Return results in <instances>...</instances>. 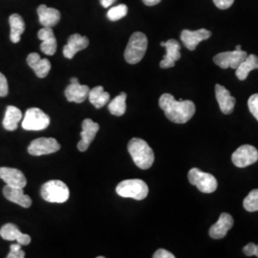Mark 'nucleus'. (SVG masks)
Returning a JSON list of instances; mask_svg holds the SVG:
<instances>
[{
	"label": "nucleus",
	"instance_id": "obj_1",
	"mask_svg": "<svg viewBox=\"0 0 258 258\" xmlns=\"http://www.w3.org/2000/svg\"><path fill=\"white\" fill-rule=\"evenodd\" d=\"M161 109L165 112L166 118L175 123H184L194 117L195 113V104L189 100L176 101L175 98L165 93L159 100Z\"/></svg>",
	"mask_w": 258,
	"mask_h": 258
},
{
	"label": "nucleus",
	"instance_id": "obj_2",
	"mask_svg": "<svg viewBox=\"0 0 258 258\" xmlns=\"http://www.w3.org/2000/svg\"><path fill=\"white\" fill-rule=\"evenodd\" d=\"M127 149L133 162L139 168L148 169L153 165L154 152L146 141L139 138L131 139Z\"/></svg>",
	"mask_w": 258,
	"mask_h": 258
},
{
	"label": "nucleus",
	"instance_id": "obj_3",
	"mask_svg": "<svg viewBox=\"0 0 258 258\" xmlns=\"http://www.w3.org/2000/svg\"><path fill=\"white\" fill-rule=\"evenodd\" d=\"M148 37L141 32L134 33L129 38L127 46L124 51V59L129 64L140 62L146 55L148 49Z\"/></svg>",
	"mask_w": 258,
	"mask_h": 258
},
{
	"label": "nucleus",
	"instance_id": "obj_4",
	"mask_svg": "<svg viewBox=\"0 0 258 258\" xmlns=\"http://www.w3.org/2000/svg\"><path fill=\"white\" fill-rule=\"evenodd\" d=\"M41 197L50 203H64L70 196V191L65 183L59 180L49 181L41 186Z\"/></svg>",
	"mask_w": 258,
	"mask_h": 258
},
{
	"label": "nucleus",
	"instance_id": "obj_5",
	"mask_svg": "<svg viewBox=\"0 0 258 258\" xmlns=\"http://www.w3.org/2000/svg\"><path fill=\"white\" fill-rule=\"evenodd\" d=\"M116 191L123 198L144 200L148 196V186L143 180L130 179L120 182L116 187Z\"/></svg>",
	"mask_w": 258,
	"mask_h": 258
},
{
	"label": "nucleus",
	"instance_id": "obj_6",
	"mask_svg": "<svg viewBox=\"0 0 258 258\" xmlns=\"http://www.w3.org/2000/svg\"><path fill=\"white\" fill-rule=\"evenodd\" d=\"M188 181L203 194H212L217 188V180L214 176L203 172L199 168H191L188 172Z\"/></svg>",
	"mask_w": 258,
	"mask_h": 258
},
{
	"label": "nucleus",
	"instance_id": "obj_7",
	"mask_svg": "<svg viewBox=\"0 0 258 258\" xmlns=\"http://www.w3.org/2000/svg\"><path fill=\"white\" fill-rule=\"evenodd\" d=\"M50 124V117L39 108H30L26 111L22 121V127L28 131L46 129Z\"/></svg>",
	"mask_w": 258,
	"mask_h": 258
},
{
	"label": "nucleus",
	"instance_id": "obj_8",
	"mask_svg": "<svg viewBox=\"0 0 258 258\" xmlns=\"http://www.w3.org/2000/svg\"><path fill=\"white\" fill-rule=\"evenodd\" d=\"M60 149V145L54 138H38L34 140L28 147V152L33 156L52 154Z\"/></svg>",
	"mask_w": 258,
	"mask_h": 258
},
{
	"label": "nucleus",
	"instance_id": "obj_9",
	"mask_svg": "<svg viewBox=\"0 0 258 258\" xmlns=\"http://www.w3.org/2000/svg\"><path fill=\"white\" fill-rule=\"evenodd\" d=\"M231 160L237 167L243 168L250 166L258 161V150L249 145L241 146L233 152Z\"/></svg>",
	"mask_w": 258,
	"mask_h": 258
},
{
	"label": "nucleus",
	"instance_id": "obj_10",
	"mask_svg": "<svg viewBox=\"0 0 258 258\" xmlns=\"http://www.w3.org/2000/svg\"><path fill=\"white\" fill-rule=\"evenodd\" d=\"M248 53L242 50H234L230 52H223L219 53L213 57V61L216 65L221 67L223 69L232 68L236 69L240 63L247 57Z\"/></svg>",
	"mask_w": 258,
	"mask_h": 258
},
{
	"label": "nucleus",
	"instance_id": "obj_11",
	"mask_svg": "<svg viewBox=\"0 0 258 258\" xmlns=\"http://www.w3.org/2000/svg\"><path fill=\"white\" fill-rule=\"evenodd\" d=\"M71 83L65 89V97L67 101L70 102L82 103L84 102L89 95V87L87 85H83L79 83L77 78H72L70 80Z\"/></svg>",
	"mask_w": 258,
	"mask_h": 258
},
{
	"label": "nucleus",
	"instance_id": "obj_12",
	"mask_svg": "<svg viewBox=\"0 0 258 258\" xmlns=\"http://www.w3.org/2000/svg\"><path fill=\"white\" fill-rule=\"evenodd\" d=\"M161 46L165 47L166 54L160 62V67L163 69L174 67L175 62L181 58V45L175 39H169L166 42H161Z\"/></svg>",
	"mask_w": 258,
	"mask_h": 258
},
{
	"label": "nucleus",
	"instance_id": "obj_13",
	"mask_svg": "<svg viewBox=\"0 0 258 258\" xmlns=\"http://www.w3.org/2000/svg\"><path fill=\"white\" fill-rule=\"evenodd\" d=\"M211 36L212 33L207 29H199L197 31L184 30L181 34V39L184 46L190 51H194L201 41L209 39Z\"/></svg>",
	"mask_w": 258,
	"mask_h": 258
},
{
	"label": "nucleus",
	"instance_id": "obj_14",
	"mask_svg": "<svg viewBox=\"0 0 258 258\" xmlns=\"http://www.w3.org/2000/svg\"><path fill=\"white\" fill-rule=\"evenodd\" d=\"M99 129H100L99 123L93 121L91 119H85L83 120V131L81 133L82 140L78 144V148L80 151L84 152L88 149L93 140L96 137Z\"/></svg>",
	"mask_w": 258,
	"mask_h": 258
},
{
	"label": "nucleus",
	"instance_id": "obj_15",
	"mask_svg": "<svg viewBox=\"0 0 258 258\" xmlns=\"http://www.w3.org/2000/svg\"><path fill=\"white\" fill-rule=\"evenodd\" d=\"M0 178L13 187L24 188L27 184L25 175L17 168L12 167H0Z\"/></svg>",
	"mask_w": 258,
	"mask_h": 258
},
{
	"label": "nucleus",
	"instance_id": "obj_16",
	"mask_svg": "<svg viewBox=\"0 0 258 258\" xmlns=\"http://www.w3.org/2000/svg\"><path fill=\"white\" fill-rule=\"evenodd\" d=\"M233 218L231 214L223 212L219 216L218 221L212 225L210 229V236L213 239H222L224 238L228 231L231 230L233 226Z\"/></svg>",
	"mask_w": 258,
	"mask_h": 258
},
{
	"label": "nucleus",
	"instance_id": "obj_17",
	"mask_svg": "<svg viewBox=\"0 0 258 258\" xmlns=\"http://www.w3.org/2000/svg\"><path fill=\"white\" fill-rule=\"evenodd\" d=\"M215 96L219 104V107L224 114H231L235 106V98L231 95V92L223 85H215Z\"/></svg>",
	"mask_w": 258,
	"mask_h": 258
},
{
	"label": "nucleus",
	"instance_id": "obj_18",
	"mask_svg": "<svg viewBox=\"0 0 258 258\" xmlns=\"http://www.w3.org/2000/svg\"><path fill=\"white\" fill-rule=\"evenodd\" d=\"M88 45L89 40L87 37L81 36L79 34H74L69 37L67 44L63 47V55L66 58L71 59L78 52L84 50Z\"/></svg>",
	"mask_w": 258,
	"mask_h": 258
},
{
	"label": "nucleus",
	"instance_id": "obj_19",
	"mask_svg": "<svg viewBox=\"0 0 258 258\" xmlns=\"http://www.w3.org/2000/svg\"><path fill=\"white\" fill-rule=\"evenodd\" d=\"M3 195L7 200H9L10 202L18 204L22 208L28 209L32 205L31 197L24 194L23 188L13 187L7 184L3 188Z\"/></svg>",
	"mask_w": 258,
	"mask_h": 258
},
{
	"label": "nucleus",
	"instance_id": "obj_20",
	"mask_svg": "<svg viewBox=\"0 0 258 258\" xmlns=\"http://www.w3.org/2000/svg\"><path fill=\"white\" fill-rule=\"evenodd\" d=\"M0 235L3 239L8 241L17 240L21 246L29 245L31 242V237L28 234H24L19 231V228L14 224H6L0 230Z\"/></svg>",
	"mask_w": 258,
	"mask_h": 258
},
{
	"label": "nucleus",
	"instance_id": "obj_21",
	"mask_svg": "<svg viewBox=\"0 0 258 258\" xmlns=\"http://www.w3.org/2000/svg\"><path fill=\"white\" fill-rule=\"evenodd\" d=\"M27 63L38 78L43 79L51 70V63L47 58H41L37 53H31L28 55Z\"/></svg>",
	"mask_w": 258,
	"mask_h": 258
},
{
	"label": "nucleus",
	"instance_id": "obj_22",
	"mask_svg": "<svg viewBox=\"0 0 258 258\" xmlns=\"http://www.w3.org/2000/svg\"><path fill=\"white\" fill-rule=\"evenodd\" d=\"M37 15L39 22L43 27H53L58 23L60 19V13L54 8H49L46 5H40L37 8Z\"/></svg>",
	"mask_w": 258,
	"mask_h": 258
},
{
	"label": "nucleus",
	"instance_id": "obj_23",
	"mask_svg": "<svg viewBox=\"0 0 258 258\" xmlns=\"http://www.w3.org/2000/svg\"><path fill=\"white\" fill-rule=\"evenodd\" d=\"M258 69V56L255 55H248L247 57L240 63L235 69V74L240 81H245L250 71Z\"/></svg>",
	"mask_w": 258,
	"mask_h": 258
},
{
	"label": "nucleus",
	"instance_id": "obj_24",
	"mask_svg": "<svg viewBox=\"0 0 258 258\" xmlns=\"http://www.w3.org/2000/svg\"><path fill=\"white\" fill-rule=\"evenodd\" d=\"M22 119V113L16 106H8L3 120V127L8 131H15Z\"/></svg>",
	"mask_w": 258,
	"mask_h": 258
},
{
	"label": "nucleus",
	"instance_id": "obj_25",
	"mask_svg": "<svg viewBox=\"0 0 258 258\" xmlns=\"http://www.w3.org/2000/svg\"><path fill=\"white\" fill-rule=\"evenodd\" d=\"M9 21L10 26H11L10 38H11L12 42L18 43L20 41L21 35L25 31L24 20L18 14H14V15L10 16Z\"/></svg>",
	"mask_w": 258,
	"mask_h": 258
},
{
	"label": "nucleus",
	"instance_id": "obj_26",
	"mask_svg": "<svg viewBox=\"0 0 258 258\" xmlns=\"http://www.w3.org/2000/svg\"><path fill=\"white\" fill-rule=\"evenodd\" d=\"M88 98L93 105L97 109H100L109 102L110 95H109V93L104 91L102 86H96L89 91Z\"/></svg>",
	"mask_w": 258,
	"mask_h": 258
},
{
	"label": "nucleus",
	"instance_id": "obj_27",
	"mask_svg": "<svg viewBox=\"0 0 258 258\" xmlns=\"http://www.w3.org/2000/svg\"><path fill=\"white\" fill-rule=\"evenodd\" d=\"M108 109L114 116H122L126 110V94L120 93L119 96L114 98L108 104Z\"/></svg>",
	"mask_w": 258,
	"mask_h": 258
},
{
	"label": "nucleus",
	"instance_id": "obj_28",
	"mask_svg": "<svg viewBox=\"0 0 258 258\" xmlns=\"http://www.w3.org/2000/svg\"><path fill=\"white\" fill-rule=\"evenodd\" d=\"M244 209L248 212H257L258 211V188L251 190L248 196L244 199L243 202Z\"/></svg>",
	"mask_w": 258,
	"mask_h": 258
},
{
	"label": "nucleus",
	"instance_id": "obj_29",
	"mask_svg": "<svg viewBox=\"0 0 258 258\" xmlns=\"http://www.w3.org/2000/svg\"><path fill=\"white\" fill-rule=\"evenodd\" d=\"M127 12H128L127 6L124 4H120L111 8L107 12V18L111 21H118L120 19L124 18L127 15Z\"/></svg>",
	"mask_w": 258,
	"mask_h": 258
},
{
	"label": "nucleus",
	"instance_id": "obj_30",
	"mask_svg": "<svg viewBox=\"0 0 258 258\" xmlns=\"http://www.w3.org/2000/svg\"><path fill=\"white\" fill-rule=\"evenodd\" d=\"M41 41L42 42L40 44V50L42 51V53L48 55H54L56 51V40L55 36L47 37Z\"/></svg>",
	"mask_w": 258,
	"mask_h": 258
},
{
	"label": "nucleus",
	"instance_id": "obj_31",
	"mask_svg": "<svg viewBox=\"0 0 258 258\" xmlns=\"http://www.w3.org/2000/svg\"><path fill=\"white\" fill-rule=\"evenodd\" d=\"M25 257V252L21 249L20 244H13L10 247V253L7 258H23Z\"/></svg>",
	"mask_w": 258,
	"mask_h": 258
},
{
	"label": "nucleus",
	"instance_id": "obj_32",
	"mask_svg": "<svg viewBox=\"0 0 258 258\" xmlns=\"http://www.w3.org/2000/svg\"><path fill=\"white\" fill-rule=\"evenodd\" d=\"M248 105L250 113L258 120V94H253L249 97Z\"/></svg>",
	"mask_w": 258,
	"mask_h": 258
},
{
	"label": "nucleus",
	"instance_id": "obj_33",
	"mask_svg": "<svg viewBox=\"0 0 258 258\" xmlns=\"http://www.w3.org/2000/svg\"><path fill=\"white\" fill-rule=\"evenodd\" d=\"M243 252L247 256H252L255 255L258 257V245H255L254 243H249L243 248Z\"/></svg>",
	"mask_w": 258,
	"mask_h": 258
},
{
	"label": "nucleus",
	"instance_id": "obj_34",
	"mask_svg": "<svg viewBox=\"0 0 258 258\" xmlns=\"http://www.w3.org/2000/svg\"><path fill=\"white\" fill-rule=\"evenodd\" d=\"M9 87L8 82L4 75L0 73V97H6L8 95Z\"/></svg>",
	"mask_w": 258,
	"mask_h": 258
},
{
	"label": "nucleus",
	"instance_id": "obj_35",
	"mask_svg": "<svg viewBox=\"0 0 258 258\" xmlns=\"http://www.w3.org/2000/svg\"><path fill=\"white\" fill-rule=\"evenodd\" d=\"M53 36H55V35H54V32L51 27H43L41 30L38 31V34H37V37L40 40H43L47 37H53Z\"/></svg>",
	"mask_w": 258,
	"mask_h": 258
},
{
	"label": "nucleus",
	"instance_id": "obj_36",
	"mask_svg": "<svg viewBox=\"0 0 258 258\" xmlns=\"http://www.w3.org/2000/svg\"><path fill=\"white\" fill-rule=\"evenodd\" d=\"M215 6L221 10L229 9L233 4L234 0H213Z\"/></svg>",
	"mask_w": 258,
	"mask_h": 258
},
{
	"label": "nucleus",
	"instance_id": "obj_37",
	"mask_svg": "<svg viewBox=\"0 0 258 258\" xmlns=\"http://www.w3.org/2000/svg\"><path fill=\"white\" fill-rule=\"evenodd\" d=\"M153 258H175V255L166 249H159L153 254Z\"/></svg>",
	"mask_w": 258,
	"mask_h": 258
},
{
	"label": "nucleus",
	"instance_id": "obj_38",
	"mask_svg": "<svg viewBox=\"0 0 258 258\" xmlns=\"http://www.w3.org/2000/svg\"><path fill=\"white\" fill-rule=\"evenodd\" d=\"M103 8H108L116 1V0H100Z\"/></svg>",
	"mask_w": 258,
	"mask_h": 258
},
{
	"label": "nucleus",
	"instance_id": "obj_39",
	"mask_svg": "<svg viewBox=\"0 0 258 258\" xmlns=\"http://www.w3.org/2000/svg\"><path fill=\"white\" fill-rule=\"evenodd\" d=\"M147 6H154V5H157V4H159L162 0H142Z\"/></svg>",
	"mask_w": 258,
	"mask_h": 258
},
{
	"label": "nucleus",
	"instance_id": "obj_40",
	"mask_svg": "<svg viewBox=\"0 0 258 258\" xmlns=\"http://www.w3.org/2000/svg\"><path fill=\"white\" fill-rule=\"evenodd\" d=\"M235 50H238V51H239V50H241V46H240V45H237L236 48H235Z\"/></svg>",
	"mask_w": 258,
	"mask_h": 258
}]
</instances>
